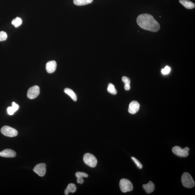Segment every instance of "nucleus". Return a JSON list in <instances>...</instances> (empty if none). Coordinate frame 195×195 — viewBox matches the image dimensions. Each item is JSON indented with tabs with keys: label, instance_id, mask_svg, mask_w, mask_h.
<instances>
[{
	"label": "nucleus",
	"instance_id": "1a4fd4ad",
	"mask_svg": "<svg viewBox=\"0 0 195 195\" xmlns=\"http://www.w3.org/2000/svg\"><path fill=\"white\" fill-rule=\"evenodd\" d=\"M140 105L139 102L135 101H132L129 104L128 111L132 114H135L139 111Z\"/></svg>",
	"mask_w": 195,
	"mask_h": 195
},
{
	"label": "nucleus",
	"instance_id": "4468645a",
	"mask_svg": "<svg viewBox=\"0 0 195 195\" xmlns=\"http://www.w3.org/2000/svg\"><path fill=\"white\" fill-rule=\"evenodd\" d=\"M179 2L187 9H192L195 8V4L188 0H179Z\"/></svg>",
	"mask_w": 195,
	"mask_h": 195
},
{
	"label": "nucleus",
	"instance_id": "9d476101",
	"mask_svg": "<svg viewBox=\"0 0 195 195\" xmlns=\"http://www.w3.org/2000/svg\"><path fill=\"white\" fill-rule=\"evenodd\" d=\"M16 156V153L10 149H6L0 152V156L5 158H14Z\"/></svg>",
	"mask_w": 195,
	"mask_h": 195
},
{
	"label": "nucleus",
	"instance_id": "9b49d317",
	"mask_svg": "<svg viewBox=\"0 0 195 195\" xmlns=\"http://www.w3.org/2000/svg\"><path fill=\"white\" fill-rule=\"evenodd\" d=\"M57 67V64L54 60L49 61L46 64V70L49 73H54Z\"/></svg>",
	"mask_w": 195,
	"mask_h": 195
},
{
	"label": "nucleus",
	"instance_id": "f3484780",
	"mask_svg": "<svg viewBox=\"0 0 195 195\" xmlns=\"http://www.w3.org/2000/svg\"><path fill=\"white\" fill-rule=\"evenodd\" d=\"M93 0H73L74 4L79 6L84 5L91 3Z\"/></svg>",
	"mask_w": 195,
	"mask_h": 195
},
{
	"label": "nucleus",
	"instance_id": "6e6552de",
	"mask_svg": "<svg viewBox=\"0 0 195 195\" xmlns=\"http://www.w3.org/2000/svg\"><path fill=\"white\" fill-rule=\"evenodd\" d=\"M33 170L39 177H44L46 172V165L44 163L38 164L34 168Z\"/></svg>",
	"mask_w": 195,
	"mask_h": 195
},
{
	"label": "nucleus",
	"instance_id": "b1692460",
	"mask_svg": "<svg viewBox=\"0 0 195 195\" xmlns=\"http://www.w3.org/2000/svg\"><path fill=\"white\" fill-rule=\"evenodd\" d=\"M122 80L125 84H130V79L128 77L126 76L123 77L122 78Z\"/></svg>",
	"mask_w": 195,
	"mask_h": 195
},
{
	"label": "nucleus",
	"instance_id": "412c9836",
	"mask_svg": "<svg viewBox=\"0 0 195 195\" xmlns=\"http://www.w3.org/2000/svg\"><path fill=\"white\" fill-rule=\"evenodd\" d=\"M131 158L132 160L135 163L136 166H137L138 168H140V169H142V168H143V165L141 164L139 160H138L137 159L134 158V157H132Z\"/></svg>",
	"mask_w": 195,
	"mask_h": 195
},
{
	"label": "nucleus",
	"instance_id": "dca6fc26",
	"mask_svg": "<svg viewBox=\"0 0 195 195\" xmlns=\"http://www.w3.org/2000/svg\"><path fill=\"white\" fill-rule=\"evenodd\" d=\"M64 92L66 94L69 95L74 101H76L77 100V96L75 92L70 89L66 88L64 89Z\"/></svg>",
	"mask_w": 195,
	"mask_h": 195
},
{
	"label": "nucleus",
	"instance_id": "a211bd4d",
	"mask_svg": "<svg viewBox=\"0 0 195 195\" xmlns=\"http://www.w3.org/2000/svg\"><path fill=\"white\" fill-rule=\"evenodd\" d=\"M11 23L15 27H18L21 25L22 23V20L21 18H19V17H17L16 18L12 20Z\"/></svg>",
	"mask_w": 195,
	"mask_h": 195
},
{
	"label": "nucleus",
	"instance_id": "393cba45",
	"mask_svg": "<svg viewBox=\"0 0 195 195\" xmlns=\"http://www.w3.org/2000/svg\"><path fill=\"white\" fill-rule=\"evenodd\" d=\"M124 88L125 89V90H130V84H125Z\"/></svg>",
	"mask_w": 195,
	"mask_h": 195
},
{
	"label": "nucleus",
	"instance_id": "4be33fe9",
	"mask_svg": "<svg viewBox=\"0 0 195 195\" xmlns=\"http://www.w3.org/2000/svg\"><path fill=\"white\" fill-rule=\"evenodd\" d=\"M7 113L8 114L10 115H12L14 114V113L16 111L14 107L12 106L9 107L7 109Z\"/></svg>",
	"mask_w": 195,
	"mask_h": 195
},
{
	"label": "nucleus",
	"instance_id": "20e7f679",
	"mask_svg": "<svg viewBox=\"0 0 195 195\" xmlns=\"http://www.w3.org/2000/svg\"><path fill=\"white\" fill-rule=\"evenodd\" d=\"M119 185L120 190L123 193L130 192L133 190V184L129 180L123 179L120 180Z\"/></svg>",
	"mask_w": 195,
	"mask_h": 195
},
{
	"label": "nucleus",
	"instance_id": "f8f14e48",
	"mask_svg": "<svg viewBox=\"0 0 195 195\" xmlns=\"http://www.w3.org/2000/svg\"><path fill=\"white\" fill-rule=\"evenodd\" d=\"M143 188L145 190L147 193H150L154 191L155 187L154 183L150 181L147 184H143Z\"/></svg>",
	"mask_w": 195,
	"mask_h": 195
},
{
	"label": "nucleus",
	"instance_id": "aec40b11",
	"mask_svg": "<svg viewBox=\"0 0 195 195\" xmlns=\"http://www.w3.org/2000/svg\"><path fill=\"white\" fill-rule=\"evenodd\" d=\"M7 38V35L4 31L0 32V41H5Z\"/></svg>",
	"mask_w": 195,
	"mask_h": 195
},
{
	"label": "nucleus",
	"instance_id": "2eb2a0df",
	"mask_svg": "<svg viewBox=\"0 0 195 195\" xmlns=\"http://www.w3.org/2000/svg\"><path fill=\"white\" fill-rule=\"evenodd\" d=\"M76 190V187L74 183H69L64 191V193L66 195H69L70 193H74Z\"/></svg>",
	"mask_w": 195,
	"mask_h": 195
},
{
	"label": "nucleus",
	"instance_id": "7ed1b4c3",
	"mask_svg": "<svg viewBox=\"0 0 195 195\" xmlns=\"http://www.w3.org/2000/svg\"><path fill=\"white\" fill-rule=\"evenodd\" d=\"M83 160L85 164L91 167H96L97 163V160L94 155L87 153L84 155Z\"/></svg>",
	"mask_w": 195,
	"mask_h": 195
},
{
	"label": "nucleus",
	"instance_id": "423d86ee",
	"mask_svg": "<svg viewBox=\"0 0 195 195\" xmlns=\"http://www.w3.org/2000/svg\"><path fill=\"white\" fill-rule=\"evenodd\" d=\"M189 149L188 147L182 149L178 146L174 147L172 149V152L177 156L180 157H186L189 155Z\"/></svg>",
	"mask_w": 195,
	"mask_h": 195
},
{
	"label": "nucleus",
	"instance_id": "f257e3e1",
	"mask_svg": "<svg viewBox=\"0 0 195 195\" xmlns=\"http://www.w3.org/2000/svg\"><path fill=\"white\" fill-rule=\"evenodd\" d=\"M137 23L144 29L153 32H156L160 29V24L151 15L144 14L140 15L137 19Z\"/></svg>",
	"mask_w": 195,
	"mask_h": 195
},
{
	"label": "nucleus",
	"instance_id": "0eeeda50",
	"mask_svg": "<svg viewBox=\"0 0 195 195\" xmlns=\"http://www.w3.org/2000/svg\"><path fill=\"white\" fill-rule=\"evenodd\" d=\"M39 93V87L37 86H34L31 87L28 90L27 96L30 99H34L38 96Z\"/></svg>",
	"mask_w": 195,
	"mask_h": 195
},
{
	"label": "nucleus",
	"instance_id": "5701e85b",
	"mask_svg": "<svg viewBox=\"0 0 195 195\" xmlns=\"http://www.w3.org/2000/svg\"><path fill=\"white\" fill-rule=\"evenodd\" d=\"M171 71V68L168 66H166L164 69L162 70V73L163 75H166L170 73Z\"/></svg>",
	"mask_w": 195,
	"mask_h": 195
},
{
	"label": "nucleus",
	"instance_id": "6ab92c4d",
	"mask_svg": "<svg viewBox=\"0 0 195 195\" xmlns=\"http://www.w3.org/2000/svg\"><path fill=\"white\" fill-rule=\"evenodd\" d=\"M107 91L109 93L113 95H116L117 93V90L115 88L114 85L109 83L107 88Z\"/></svg>",
	"mask_w": 195,
	"mask_h": 195
},
{
	"label": "nucleus",
	"instance_id": "f03ea898",
	"mask_svg": "<svg viewBox=\"0 0 195 195\" xmlns=\"http://www.w3.org/2000/svg\"><path fill=\"white\" fill-rule=\"evenodd\" d=\"M182 183L183 186L187 188H191L195 186V183L192 176L187 172H185L181 177Z\"/></svg>",
	"mask_w": 195,
	"mask_h": 195
},
{
	"label": "nucleus",
	"instance_id": "ddd939ff",
	"mask_svg": "<svg viewBox=\"0 0 195 195\" xmlns=\"http://www.w3.org/2000/svg\"><path fill=\"white\" fill-rule=\"evenodd\" d=\"M76 177L77 178V183L79 184H82L84 183V180L83 177H88V174L84 172H77L75 174Z\"/></svg>",
	"mask_w": 195,
	"mask_h": 195
},
{
	"label": "nucleus",
	"instance_id": "39448f33",
	"mask_svg": "<svg viewBox=\"0 0 195 195\" xmlns=\"http://www.w3.org/2000/svg\"><path fill=\"white\" fill-rule=\"evenodd\" d=\"M1 132L4 135L8 137H14L18 135L17 130L11 127L5 126L1 128Z\"/></svg>",
	"mask_w": 195,
	"mask_h": 195
}]
</instances>
